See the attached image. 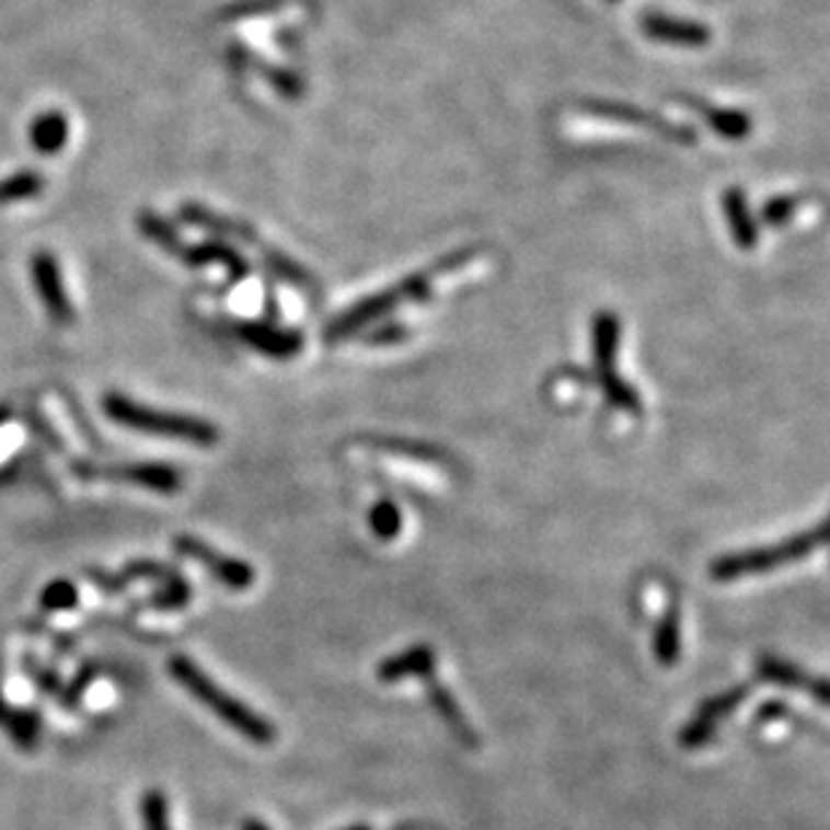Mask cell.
I'll return each mask as SVG.
<instances>
[{
  "instance_id": "1",
  "label": "cell",
  "mask_w": 830,
  "mask_h": 830,
  "mask_svg": "<svg viewBox=\"0 0 830 830\" xmlns=\"http://www.w3.org/2000/svg\"><path fill=\"white\" fill-rule=\"evenodd\" d=\"M170 675L177 680L188 693H192L197 702L205 704L212 715L221 717L227 726L234 728L240 737L251 739L256 745H272L277 739L275 726H272L266 717L253 713L247 704H242L240 699H234L231 693L223 691L210 675H205L188 656H172L170 659Z\"/></svg>"
},
{
  "instance_id": "2",
  "label": "cell",
  "mask_w": 830,
  "mask_h": 830,
  "mask_svg": "<svg viewBox=\"0 0 830 830\" xmlns=\"http://www.w3.org/2000/svg\"><path fill=\"white\" fill-rule=\"evenodd\" d=\"M826 521H822L815 530L798 532V535L787 538V541L782 543L758 545V549L717 556L713 565H710V575H713V580H717V584H728V580H739L745 578V575L776 570V567L791 565V562H802L809 554H815L817 549L826 545Z\"/></svg>"
},
{
  "instance_id": "3",
  "label": "cell",
  "mask_w": 830,
  "mask_h": 830,
  "mask_svg": "<svg viewBox=\"0 0 830 830\" xmlns=\"http://www.w3.org/2000/svg\"><path fill=\"white\" fill-rule=\"evenodd\" d=\"M105 414L118 425L129 430L148 433V436L177 438V441L197 443V447H212L218 441V428L212 423H205L199 417H186V414L157 412V408L140 406V403L124 399V395L108 393L103 401Z\"/></svg>"
},
{
  "instance_id": "4",
  "label": "cell",
  "mask_w": 830,
  "mask_h": 830,
  "mask_svg": "<svg viewBox=\"0 0 830 830\" xmlns=\"http://www.w3.org/2000/svg\"><path fill=\"white\" fill-rule=\"evenodd\" d=\"M443 266H447V261H441V264L436 266V269L430 272H419V275H412L408 280L399 283V286L382 290V293H373L369 296V299H364L360 304L349 307L344 315H339L334 320V323L328 325V331H325V336H328V342H336V339H347V336L358 334L360 328H366V325L377 323V320H382L384 315H390L393 310H399L401 304H406V301H423L425 296L430 293L433 283H436V277L441 275Z\"/></svg>"
},
{
  "instance_id": "5",
  "label": "cell",
  "mask_w": 830,
  "mask_h": 830,
  "mask_svg": "<svg viewBox=\"0 0 830 830\" xmlns=\"http://www.w3.org/2000/svg\"><path fill=\"white\" fill-rule=\"evenodd\" d=\"M175 549L181 551L183 556H188V560L199 562L205 570L212 573V578H216L218 584L227 586V589H231V591L251 589L253 580H256V570H253L247 562L221 554V551H216L212 545L201 543L199 538H194V535H177Z\"/></svg>"
},
{
  "instance_id": "6",
  "label": "cell",
  "mask_w": 830,
  "mask_h": 830,
  "mask_svg": "<svg viewBox=\"0 0 830 830\" xmlns=\"http://www.w3.org/2000/svg\"><path fill=\"white\" fill-rule=\"evenodd\" d=\"M747 696H750V688L737 685V688H731V691H723V693H717V696L707 699V702L696 710V715L685 723L683 731H680V737H678L680 745L688 747V750L707 745L710 739L715 737L717 721L731 715Z\"/></svg>"
},
{
  "instance_id": "7",
  "label": "cell",
  "mask_w": 830,
  "mask_h": 830,
  "mask_svg": "<svg viewBox=\"0 0 830 830\" xmlns=\"http://www.w3.org/2000/svg\"><path fill=\"white\" fill-rule=\"evenodd\" d=\"M30 275H33V286L38 290L41 301H44L51 320L59 325L73 323V307H70L57 258L49 251H38L33 261H30Z\"/></svg>"
},
{
  "instance_id": "8",
  "label": "cell",
  "mask_w": 830,
  "mask_h": 830,
  "mask_svg": "<svg viewBox=\"0 0 830 830\" xmlns=\"http://www.w3.org/2000/svg\"><path fill=\"white\" fill-rule=\"evenodd\" d=\"M586 114L600 116V118H610V122H624V124H634L639 129H648V132L661 135L667 140H678V143H693L696 135L691 129H683L680 124L667 122V118L648 114V111L632 108V105L624 103H608V100H595V103L584 105Z\"/></svg>"
},
{
  "instance_id": "9",
  "label": "cell",
  "mask_w": 830,
  "mask_h": 830,
  "mask_svg": "<svg viewBox=\"0 0 830 830\" xmlns=\"http://www.w3.org/2000/svg\"><path fill=\"white\" fill-rule=\"evenodd\" d=\"M643 33L648 35V38L661 41V44L688 46V49L707 46L710 38H713L710 27L699 25V22H691V20L667 16V14H645Z\"/></svg>"
},
{
  "instance_id": "10",
  "label": "cell",
  "mask_w": 830,
  "mask_h": 830,
  "mask_svg": "<svg viewBox=\"0 0 830 830\" xmlns=\"http://www.w3.org/2000/svg\"><path fill=\"white\" fill-rule=\"evenodd\" d=\"M758 675L769 683L782 685V688H793V691H804L811 693L820 704H828V683L822 678H811L809 672L798 669L796 664L774 659V656H766L758 664Z\"/></svg>"
},
{
  "instance_id": "11",
  "label": "cell",
  "mask_w": 830,
  "mask_h": 830,
  "mask_svg": "<svg viewBox=\"0 0 830 830\" xmlns=\"http://www.w3.org/2000/svg\"><path fill=\"white\" fill-rule=\"evenodd\" d=\"M436 672V654L428 645H414L406 654L393 656V659L382 661L377 669V678L382 683H399L406 678H425L430 680Z\"/></svg>"
},
{
  "instance_id": "12",
  "label": "cell",
  "mask_w": 830,
  "mask_h": 830,
  "mask_svg": "<svg viewBox=\"0 0 830 830\" xmlns=\"http://www.w3.org/2000/svg\"><path fill=\"white\" fill-rule=\"evenodd\" d=\"M237 334H240L242 342L251 344V347L258 349V353L269 355V358H290V355H296L301 349L299 334L272 328V325L247 323V325H240Z\"/></svg>"
},
{
  "instance_id": "13",
  "label": "cell",
  "mask_w": 830,
  "mask_h": 830,
  "mask_svg": "<svg viewBox=\"0 0 830 830\" xmlns=\"http://www.w3.org/2000/svg\"><path fill=\"white\" fill-rule=\"evenodd\" d=\"M103 476L111 479H124V482L143 484V487L153 492H164L172 495L181 487V476H177L175 468L170 465H122V468H105Z\"/></svg>"
},
{
  "instance_id": "14",
  "label": "cell",
  "mask_w": 830,
  "mask_h": 830,
  "mask_svg": "<svg viewBox=\"0 0 830 830\" xmlns=\"http://www.w3.org/2000/svg\"><path fill=\"white\" fill-rule=\"evenodd\" d=\"M181 216H183V221H188L192 227L210 231V234H216V237H229V240L247 242V245L253 242V245H258L256 231L247 229L245 223L231 221V218H223V216H216V212L205 210V207H199V205H186L181 210Z\"/></svg>"
},
{
  "instance_id": "15",
  "label": "cell",
  "mask_w": 830,
  "mask_h": 830,
  "mask_svg": "<svg viewBox=\"0 0 830 830\" xmlns=\"http://www.w3.org/2000/svg\"><path fill=\"white\" fill-rule=\"evenodd\" d=\"M683 103H688V108L696 111L699 116H704V122L710 124L715 135L726 140H742L750 135L752 122L750 116L742 114V111H731V108H710L707 103H699V100L683 97Z\"/></svg>"
},
{
  "instance_id": "16",
  "label": "cell",
  "mask_w": 830,
  "mask_h": 830,
  "mask_svg": "<svg viewBox=\"0 0 830 830\" xmlns=\"http://www.w3.org/2000/svg\"><path fill=\"white\" fill-rule=\"evenodd\" d=\"M70 138V124L65 114H57V111H49V114L38 116L33 124H30V146L35 148L38 153H59L68 143Z\"/></svg>"
},
{
  "instance_id": "17",
  "label": "cell",
  "mask_w": 830,
  "mask_h": 830,
  "mask_svg": "<svg viewBox=\"0 0 830 830\" xmlns=\"http://www.w3.org/2000/svg\"><path fill=\"white\" fill-rule=\"evenodd\" d=\"M723 210H726L728 229H731L734 242H737L739 247H745V251L756 247L758 227H756V221H752L742 188H728L726 197H723Z\"/></svg>"
},
{
  "instance_id": "18",
  "label": "cell",
  "mask_w": 830,
  "mask_h": 830,
  "mask_svg": "<svg viewBox=\"0 0 830 830\" xmlns=\"http://www.w3.org/2000/svg\"><path fill=\"white\" fill-rule=\"evenodd\" d=\"M595 364L597 371H615V355H619V342H621V323L613 312H600L595 318Z\"/></svg>"
},
{
  "instance_id": "19",
  "label": "cell",
  "mask_w": 830,
  "mask_h": 830,
  "mask_svg": "<svg viewBox=\"0 0 830 830\" xmlns=\"http://www.w3.org/2000/svg\"><path fill=\"white\" fill-rule=\"evenodd\" d=\"M428 693H430L433 707H436V713L443 717V723H447V726L452 728L454 737H458L462 745L476 747L479 745L476 734H473L471 723H468V717L462 715V710L458 707V702H454V699H452V693H449L447 688H443L441 683H436V680H430Z\"/></svg>"
},
{
  "instance_id": "20",
  "label": "cell",
  "mask_w": 830,
  "mask_h": 830,
  "mask_svg": "<svg viewBox=\"0 0 830 830\" xmlns=\"http://www.w3.org/2000/svg\"><path fill=\"white\" fill-rule=\"evenodd\" d=\"M654 656L661 667H675L680 659V610L669 608L654 634Z\"/></svg>"
},
{
  "instance_id": "21",
  "label": "cell",
  "mask_w": 830,
  "mask_h": 830,
  "mask_svg": "<svg viewBox=\"0 0 830 830\" xmlns=\"http://www.w3.org/2000/svg\"><path fill=\"white\" fill-rule=\"evenodd\" d=\"M183 261H188L192 266H201V264H223L229 269L231 277H245L247 275V261L242 256H237L234 251L227 245H218V242H207V245L192 247V251H183Z\"/></svg>"
},
{
  "instance_id": "22",
  "label": "cell",
  "mask_w": 830,
  "mask_h": 830,
  "mask_svg": "<svg viewBox=\"0 0 830 830\" xmlns=\"http://www.w3.org/2000/svg\"><path fill=\"white\" fill-rule=\"evenodd\" d=\"M138 227L148 237V240L157 242V245L162 247V251L175 253V256H183V251H186V247H183V242H181V237L175 234V229H172L170 223H164L159 216H153L151 210L140 212V216H138Z\"/></svg>"
},
{
  "instance_id": "23",
  "label": "cell",
  "mask_w": 830,
  "mask_h": 830,
  "mask_svg": "<svg viewBox=\"0 0 830 830\" xmlns=\"http://www.w3.org/2000/svg\"><path fill=\"white\" fill-rule=\"evenodd\" d=\"M600 384L608 395V401L613 403L615 408L626 414H639L643 412V403H639V395L626 384V379L619 377V371H602L600 373Z\"/></svg>"
},
{
  "instance_id": "24",
  "label": "cell",
  "mask_w": 830,
  "mask_h": 830,
  "mask_svg": "<svg viewBox=\"0 0 830 830\" xmlns=\"http://www.w3.org/2000/svg\"><path fill=\"white\" fill-rule=\"evenodd\" d=\"M44 192V177L38 172H20L0 183V205H11V201L33 199Z\"/></svg>"
},
{
  "instance_id": "25",
  "label": "cell",
  "mask_w": 830,
  "mask_h": 830,
  "mask_svg": "<svg viewBox=\"0 0 830 830\" xmlns=\"http://www.w3.org/2000/svg\"><path fill=\"white\" fill-rule=\"evenodd\" d=\"M140 817H143V830H172L168 796L157 787L146 791L140 798Z\"/></svg>"
},
{
  "instance_id": "26",
  "label": "cell",
  "mask_w": 830,
  "mask_h": 830,
  "mask_svg": "<svg viewBox=\"0 0 830 830\" xmlns=\"http://www.w3.org/2000/svg\"><path fill=\"white\" fill-rule=\"evenodd\" d=\"M369 524H371L373 535L382 538V541H393V538L399 535L401 527H403L399 506H395V503H390V500H379L377 506L371 508Z\"/></svg>"
},
{
  "instance_id": "27",
  "label": "cell",
  "mask_w": 830,
  "mask_h": 830,
  "mask_svg": "<svg viewBox=\"0 0 830 830\" xmlns=\"http://www.w3.org/2000/svg\"><path fill=\"white\" fill-rule=\"evenodd\" d=\"M266 253V264L272 266V269L277 272V277H283V280H288L290 286L296 288H312L315 283H312V277L307 275L304 269H301L299 264H293V261L283 256L280 251H264Z\"/></svg>"
},
{
  "instance_id": "28",
  "label": "cell",
  "mask_w": 830,
  "mask_h": 830,
  "mask_svg": "<svg viewBox=\"0 0 830 830\" xmlns=\"http://www.w3.org/2000/svg\"><path fill=\"white\" fill-rule=\"evenodd\" d=\"M283 5H286V0H242V3L223 9V16L227 20H247V16L269 14V11L283 9Z\"/></svg>"
},
{
  "instance_id": "29",
  "label": "cell",
  "mask_w": 830,
  "mask_h": 830,
  "mask_svg": "<svg viewBox=\"0 0 830 830\" xmlns=\"http://www.w3.org/2000/svg\"><path fill=\"white\" fill-rule=\"evenodd\" d=\"M802 197H774L763 207V221H766L769 227H780V223H785L787 218L796 212V207L802 205Z\"/></svg>"
},
{
  "instance_id": "30",
  "label": "cell",
  "mask_w": 830,
  "mask_h": 830,
  "mask_svg": "<svg viewBox=\"0 0 830 830\" xmlns=\"http://www.w3.org/2000/svg\"><path fill=\"white\" fill-rule=\"evenodd\" d=\"M76 602V591L68 584H55L46 589L44 604L46 608H70Z\"/></svg>"
},
{
  "instance_id": "31",
  "label": "cell",
  "mask_w": 830,
  "mask_h": 830,
  "mask_svg": "<svg viewBox=\"0 0 830 830\" xmlns=\"http://www.w3.org/2000/svg\"><path fill=\"white\" fill-rule=\"evenodd\" d=\"M406 339V331L399 328V325H388V328H379L373 334V344H393Z\"/></svg>"
},
{
  "instance_id": "32",
  "label": "cell",
  "mask_w": 830,
  "mask_h": 830,
  "mask_svg": "<svg viewBox=\"0 0 830 830\" xmlns=\"http://www.w3.org/2000/svg\"><path fill=\"white\" fill-rule=\"evenodd\" d=\"M785 713H787V710L782 707L780 702H772V704H769V707H763V710H761V717H766V721H772V717H782Z\"/></svg>"
},
{
  "instance_id": "33",
  "label": "cell",
  "mask_w": 830,
  "mask_h": 830,
  "mask_svg": "<svg viewBox=\"0 0 830 830\" xmlns=\"http://www.w3.org/2000/svg\"><path fill=\"white\" fill-rule=\"evenodd\" d=\"M242 830H272L269 826H264L261 820H245L242 822Z\"/></svg>"
},
{
  "instance_id": "34",
  "label": "cell",
  "mask_w": 830,
  "mask_h": 830,
  "mask_svg": "<svg viewBox=\"0 0 830 830\" xmlns=\"http://www.w3.org/2000/svg\"><path fill=\"white\" fill-rule=\"evenodd\" d=\"M3 419H5V412H3V408H0V423H3Z\"/></svg>"
},
{
  "instance_id": "35",
  "label": "cell",
  "mask_w": 830,
  "mask_h": 830,
  "mask_svg": "<svg viewBox=\"0 0 830 830\" xmlns=\"http://www.w3.org/2000/svg\"><path fill=\"white\" fill-rule=\"evenodd\" d=\"M349 830H369V828H349Z\"/></svg>"
}]
</instances>
